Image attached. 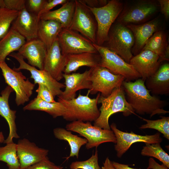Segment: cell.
Here are the masks:
<instances>
[{
    "instance_id": "6da1fadb",
    "label": "cell",
    "mask_w": 169,
    "mask_h": 169,
    "mask_svg": "<svg viewBox=\"0 0 169 169\" xmlns=\"http://www.w3.org/2000/svg\"><path fill=\"white\" fill-rule=\"evenodd\" d=\"M122 86L126 99L136 113L149 115L150 117L156 114H166L164 109L166 102L155 95H151L146 88L145 81L139 78L134 82L124 81Z\"/></svg>"
},
{
    "instance_id": "7a4b0ae2",
    "label": "cell",
    "mask_w": 169,
    "mask_h": 169,
    "mask_svg": "<svg viewBox=\"0 0 169 169\" xmlns=\"http://www.w3.org/2000/svg\"><path fill=\"white\" fill-rule=\"evenodd\" d=\"M98 104L101 105L99 110L100 114L93 125L104 129L111 130L109 120L113 114L121 112L124 116H127L135 114L134 110L127 101L122 86L115 89L107 97L100 95Z\"/></svg>"
},
{
    "instance_id": "3957f363",
    "label": "cell",
    "mask_w": 169,
    "mask_h": 169,
    "mask_svg": "<svg viewBox=\"0 0 169 169\" xmlns=\"http://www.w3.org/2000/svg\"><path fill=\"white\" fill-rule=\"evenodd\" d=\"M88 91L86 95L80 93L77 97L66 100L58 97V101L61 103L65 108L62 116L67 121H73L81 120L83 121H94L99 116L100 112L98 108V99L100 95L99 93L95 98L89 97Z\"/></svg>"
},
{
    "instance_id": "277c9868",
    "label": "cell",
    "mask_w": 169,
    "mask_h": 169,
    "mask_svg": "<svg viewBox=\"0 0 169 169\" xmlns=\"http://www.w3.org/2000/svg\"><path fill=\"white\" fill-rule=\"evenodd\" d=\"M160 6L157 1L137 0L127 1L116 21L127 25L146 23L158 13Z\"/></svg>"
},
{
    "instance_id": "5b68a950",
    "label": "cell",
    "mask_w": 169,
    "mask_h": 169,
    "mask_svg": "<svg viewBox=\"0 0 169 169\" xmlns=\"http://www.w3.org/2000/svg\"><path fill=\"white\" fill-rule=\"evenodd\" d=\"M134 44V38L131 30L115 20L109 30L107 40L102 46L129 63L133 56L132 49Z\"/></svg>"
},
{
    "instance_id": "8992f818",
    "label": "cell",
    "mask_w": 169,
    "mask_h": 169,
    "mask_svg": "<svg viewBox=\"0 0 169 169\" xmlns=\"http://www.w3.org/2000/svg\"><path fill=\"white\" fill-rule=\"evenodd\" d=\"M124 4L120 0H109L105 6L100 8L89 7L97 23L96 44L102 46L107 38L109 30L122 12Z\"/></svg>"
},
{
    "instance_id": "52a82bcc",
    "label": "cell",
    "mask_w": 169,
    "mask_h": 169,
    "mask_svg": "<svg viewBox=\"0 0 169 169\" xmlns=\"http://www.w3.org/2000/svg\"><path fill=\"white\" fill-rule=\"evenodd\" d=\"M65 128L68 131L79 134L86 139L87 142L85 147L87 149L94 147L97 148L104 143L116 142L115 136L111 130H105L92 125L90 122L73 121L67 124Z\"/></svg>"
},
{
    "instance_id": "ba28073f",
    "label": "cell",
    "mask_w": 169,
    "mask_h": 169,
    "mask_svg": "<svg viewBox=\"0 0 169 169\" xmlns=\"http://www.w3.org/2000/svg\"><path fill=\"white\" fill-rule=\"evenodd\" d=\"M0 68L5 82L15 93L16 105H23L28 102L33 94L35 84L27 79L20 71L9 67L5 61L0 62Z\"/></svg>"
},
{
    "instance_id": "9c48e42d",
    "label": "cell",
    "mask_w": 169,
    "mask_h": 169,
    "mask_svg": "<svg viewBox=\"0 0 169 169\" xmlns=\"http://www.w3.org/2000/svg\"><path fill=\"white\" fill-rule=\"evenodd\" d=\"M125 79L123 76L114 74L106 68L98 65L91 68L89 77L91 88L88 91L92 95L99 92L101 96L107 97L115 89L121 86Z\"/></svg>"
},
{
    "instance_id": "30bf717a",
    "label": "cell",
    "mask_w": 169,
    "mask_h": 169,
    "mask_svg": "<svg viewBox=\"0 0 169 169\" xmlns=\"http://www.w3.org/2000/svg\"><path fill=\"white\" fill-rule=\"evenodd\" d=\"M101 57L99 65L113 73L123 76L126 81L141 78L140 74L129 63L114 52L103 46L93 43Z\"/></svg>"
},
{
    "instance_id": "8fae6325",
    "label": "cell",
    "mask_w": 169,
    "mask_h": 169,
    "mask_svg": "<svg viewBox=\"0 0 169 169\" xmlns=\"http://www.w3.org/2000/svg\"><path fill=\"white\" fill-rule=\"evenodd\" d=\"M73 20L69 28L76 31L93 43H96L97 23L90 9L79 0H75Z\"/></svg>"
},
{
    "instance_id": "7c38bea8",
    "label": "cell",
    "mask_w": 169,
    "mask_h": 169,
    "mask_svg": "<svg viewBox=\"0 0 169 169\" xmlns=\"http://www.w3.org/2000/svg\"><path fill=\"white\" fill-rule=\"evenodd\" d=\"M57 40L63 55L85 52L98 53L89 39L79 33L68 28H63Z\"/></svg>"
},
{
    "instance_id": "4fadbf2b",
    "label": "cell",
    "mask_w": 169,
    "mask_h": 169,
    "mask_svg": "<svg viewBox=\"0 0 169 169\" xmlns=\"http://www.w3.org/2000/svg\"><path fill=\"white\" fill-rule=\"evenodd\" d=\"M110 127L116 138V142L114 147L116 152V156L119 158L122 157L134 143L141 142L152 144L161 143L162 141L159 132L152 135L143 136L135 134L132 131L127 132L120 131L117 128L116 124L114 123H112Z\"/></svg>"
},
{
    "instance_id": "5bb4252c",
    "label": "cell",
    "mask_w": 169,
    "mask_h": 169,
    "mask_svg": "<svg viewBox=\"0 0 169 169\" xmlns=\"http://www.w3.org/2000/svg\"><path fill=\"white\" fill-rule=\"evenodd\" d=\"M9 55L15 59L19 64L18 68L14 69L15 70L18 71L25 69L29 71L31 78L34 80V84H42L46 86L54 97L62 94L63 91L61 89L65 87V84L55 79L48 72L44 70L38 69L27 63L18 53L13 52Z\"/></svg>"
},
{
    "instance_id": "9a60e30c",
    "label": "cell",
    "mask_w": 169,
    "mask_h": 169,
    "mask_svg": "<svg viewBox=\"0 0 169 169\" xmlns=\"http://www.w3.org/2000/svg\"><path fill=\"white\" fill-rule=\"evenodd\" d=\"M163 19L160 15L142 24L126 25L131 31L134 38V44L132 49L133 56L141 52L154 33L163 30Z\"/></svg>"
},
{
    "instance_id": "2e32d148",
    "label": "cell",
    "mask_w": 169,
    "mask_h": 169,
    "mask_svg": "<svg viewBox=\"0 0 169 169\" xmlns=\"http://www.w3.org/2000/svg\"><path fill=\"white\" fill-rule=\"evenodd\" d=\"M16 144L20 169H25L41 161L48 154V150L39 147L25 138L19 140Z\"/></svg>"
},
{
    "instance_id": "e0dca14e",
    "label": "cell",
    "mask_w": 169,
    "mask_h": 169,
    "mask_svg": "<svg viewBox=\"0 0 169 169\" xmlns=\"http://www.w3.org/2000/svg\"><path fill=\"white\" fill-rule=\"evenodd\" d=\"M161 62L158 55L151 51L145 50L133 56L129 64L145 82L157 71Z\"/></svg>"
},
{
    "instance_id": "ac0fdd59",
    "label": "cell",
    "mask_w": 169,
    "mask_h": 169,
    "mask_svg": "<svg viewBox=\"0 0 169 169\" xmlns=\"http://www.w3.org/2000/svg\"><path fill=\"white\" fill-rule=\"evenodd\" d=\"M40 17L31 13L24 8L12 23L11 28L14 30L28 41L37 38Z\"/></svg>"
},
{
    "instance_id": "d6986e66",
    "label": "cell",
    "mask_w": 169,
    "mask_h": 169,
    "mask_svg": "<svg viewBox=\"0 0 169 169\" xmlns=\"http://www.w3.org/2000/svg\"><path fill=\"white\" fill-rule=\"evenodd\" d=\"M67 62L66 55L61 54L57 39L47 50L43 70L59 81L63 78V72Z\"/></svg>"
},
{
    "instance_id": "ffe728a7",
    "label": "cell",
    "mask_w": 169,
    "mask_h": 169,
    "mask_svg": "<svg viewBox=\"0 0 169 169\" xmlns=\"http://www.w3.org/2000/svg\"><path fill=\"white\" fill-rule=\"evenodd\" d=\"M47 52V49L45 44L37 38L26 41L18 53L24 59H26L30 65L43 70Z\"/></svg>"
},
{
    "instance_id": "44dd1931",
    "label": "cell",
    "mask_w": 169,
    "mask_h": 169,
    "mask_svg": "<svg viewBox=\"0 0 169 169\" xmlns=\"http://www.w3.org/2000/svg\"><path fill=\"white\" fill-rule=\"evenodd\" d=\"M91 68L82 73H64L63 77L65 79V89L58 96L63 99L69 100L75 98L76 92L79 90L91 89V84L89 80Z\"/></svg>"
},
{
    "instance_id": "7402d4cb",
    "label": "cell",
    "mask_w": 169,
    "mask_h": 169,
    "mask_svg": "<svg viewBox=\"0 0 169 169\" xmlns=\"http://www.w3.org/2000/svg\"><path fill=\"white\" fill-rule=\"evenodd\" d=\"M146 88L153 95L169 94V64L161 65L157 71L145 82Z\"/></svg>"
},
{
    "instance_id": "603a6c76",
    "label": "cell",
    "mask_w": 169,
    "mask_h": 169,
    "mask_svg": "<svg viewBox=\"0 0 169 169\" xmlns=\"http://www.w3.org/2000/svg\"><path fill=\"white\" fill-rule=\"evenodd\" d=\"M13 91L9 86L3 90L0 96V115L7 121L9 127V133L4 143L7 144L13 142L14 138H18L19 136L17 133L15 123L16 111L10 109L8 103L9 98L11 93Z\"/></svg>"
},
{
    "instance_id": "cb8c5ba5",
    "label": "cell",
    "mask_w": 169,
    "mask_h": 169,
    "mask_svg": "<svg viewBox=\"0 0 169 169\" xmlns=\"http://www.w3.org/2000/svg\"><path fill=\"white\" fill-rule=\"evenodd\" d=\"M67 62L64 73L69 74L82 66L90 68L99 65L101 57L99 53L85 52L66 55Z\"/></svg>"
},
{
    "instance_id": "d4e9b609",
    "label": "cell",
    "mask_w": 169,
    "mask_h": 169,
    "mask_svg": "<svg viewBox=\"0 0 169 169\" xmlns=\"http://www.w3.org/2000/svg\"><path fill=\"white\" fill-rule=\"evenodd\" d=\"M75 5V0H68L58 9L42 14L40 16V19L55 20L61 24L63 28H69L73 20Z\"/></svg>"
},
{
    "instance_id": "484cf974",
    "label": "cell",
    "mask_w": 169,
    "mask_h": 169,
    "mask_svg": "<svg viewBox=\"0 0 169 169\" xmlns=\"http://www.w3.org/2000/svg\"><path fill=\"white\" fill-rule=\"evenodd\" d=\"M145 50L151 51L158 55L161 62L164 60L169 61V47L167 34L165 31L162 30L154 33L142 49Z\"/></svg>"
},
{
    "instance_id": "4316f807",
    "label": "cell",
    "mask_w": 169,
    "mask_h": 169,
    "mask_svg": "<svg viewBox=\"0 0 169 169\" xmlns=\"http://www.w3.org/2000/svg\"><path fill=\"white\" fill-rule=\"evenodd\" d=\"M62 29L61 24L57 21L40 19L37 38L44 43L48 50L57 39L58 35Z\"/></svg>"
},
{
    "instance_id": "83f0119b",
    "label": "cell",
    "mask_w": 169,
    "mask_h": 169,
    "mask_svg": "<svg viewBox=\"0 0 169 169\" xmlns=\"http://www.w3.org/2000/svg\"><path fill=\"white\" fill-rule=\"evenodd\" d=\"M26 42L23 37L10 28L7 33L0 40V62L5 61L7 56L18 51Z\"/></svg>"
},
{
    "instance_id": "f1b7e54d",
    "label": "cell",
    "mask_w": 169,
    "mask_h": 169,
    "mask_svg": "<svg viewBox=\"0 0 169 169\" xmlns=\"http://www.w3.org/2000/svg\"><path fill=\"white\" fill-rule=\"evenodd\" d=\"M53 133L55 138L59 140L67 141L70 146V153L68 157L65 158L66 160L71 157L74 156L78 158L80 148L87 142V141L85 138L74 135L70 131L63 128H54L53 130Z\"/></svg>"
},
{
    "instance_id": "f546056e",
    "label": "cell",
    "mask_w": 169,
    "mask_h": 169,
    "mask_svg": "<svg viewBox=\"0 0 169 169\" xmlns=\"http://www.w3.org/2000/svg\"><path fill=\"white\" fill-rule=\"evenodd\" d=\"M24 110H36L44 111L48 113L54 118L63 116L65 108L60 102L50 103L36 97L32 100L23 108Z\"/></svg>"
},
{
    "instance_id": "4dcf8cb0",
    "label": "cell",
    "mask_w": 169,
    "mask_h": 169,
    "mask_svg": "<svg viewBox=\"0 0 169 169\" xmlns=\"http://www.w3.org/2000/svg\"><path fill=\"white\" fill-rule=\"evenodd\" d=\"M0 146V161L5 162L8 169H20L17 154V144L13 142Z\"/></svg>"
},
{
    "instance_id": "1f68e13d",
    "label": "cell",
    "mask_w": 169,
    "mask_h": 169,
    "mask_svg": "<svg viewBox=\"0 0 169 169\" xmlns=\"http://www.w3.org/2000/svg\"><path fill=\"white\" fill-rule=\"evenodd\" d=\"M141 151V154L155 157L169 168V155L162 148L160 143H146Z\"/></svg>"
},
{
    "instance_id": "d6a6232c",
    "label": "cell",
    "mask_w": 169,
    "mask_h": 169,
    "mask_svg": "<svg viewBox=\"0 0 169 169\" xmlns=\"http://www.w3.org/2000/svg\"><path fill=\"white\" fill-rule=\"evenodd\" d=\"M161 119L151 120L142 118L146 122L142 125L139 128L141 129H151L157 130L163 134V136L169 140V117L161 116Z\"/></svg>"
},
{
    "instance_id": "836d02e7",
    "label": "cell",
    "mask_w": 169,
    "mask_h": 169,
    "mask_svg": "<svg viewBox=\"0 0 169 169\" xmlns=\"http://www.w3.org/2000/svg\"><path fill=\"white\" fill-rule=\"evenodd\" d=\"M18 12L5 8H0V40L9 30L12 23L17 16Z\"/></svg>"
},
{
    "instance_id": "e575fe53",
    "label": "cell",
    "mask_w": 169,
    "mask_h": 169,
    "mask_svg": "<svg viewBox=\"0 0 169 169\" xmlns=\"http://www.w3.org/2000/svg\"><path fill=\"white\" fill-rule=\"evenodd\" d=\"M98 151L96 149L94 154L88 159L82 161H76L71 163L70 169H101L98 163Z\"/></svg>"
},
{
    "instance_id": "d590c367",
    "label": "cell",
    "mask_w": 169,
    "mask_h": 169,
    "mask_svg": "<svg viewBox=\"0 0 169 169\" xmlns=\"http://www.w3.org/2000/svg\"><path fill=\"white\" fill-rule=\"evenodd\" d=\"M47 1V0H26L25 8L29 12L39 16Z\"/></svg>"
},
{
    "instance_id": "8d00e7d4",
    "label": "cell",
    "mask_w": 169,
    "mask_h": 169,
    "mask_svg": "<svg viewBox=\"0 0 169 169\" xmlns=\"http://www.w3.org/2000/svg\"><path fill=\"white\" fill-rule=\"evenodd\" d=\"M63 166H57L51 161L48 156L41 161L25 169H63Z\"/></svg>"
},
{
    "instance_id": "74e56055",
    "label": "cell",
    "mask_w": 169,
    "mask_h": 169,
    "mask_svg": "<svg viewBox=\"0 0 169 169\" xmlns=\"http://www.w3.org/2000/svg\"><path fill=\"white\" fill-rule=\"evenodd\" d=\"M36 91L38 94L37 97L42 100L50 103L56 102L52 93L45 85L38 84V88Z\"/></svg>"
},
{
    "instance_id": "f35d334b",
    "label": "cell",
    "mask_w": 169,
    "mask_h": 169,
    "mask_svg": "<svg viewBox=\"0 0 169 169\" xmlns=\"http://www.w3.org/2000/svg\"><path fill=\"white\" fill-rule=\"evenodd\" d=\"M5 8L19 12L25 8L26 0H4Z\"/></svg>"
},
{
    "instance_id": "ab89813d",
    "label": "cell",
    "mask_w": 169,
    "mask_h": 169,
    "mask_svg": "<svg viewBox=\"0 0 169 169\" xmlns=\"http://www.w3.org/2000/svg\"><path fill=\"white\" fill-rule=\"evenodd\" d=\"M68 0H48L47 2L44 5L43 8L40 13L39 16L42 14L48 12L50 11L52 9L56 6L61 4L63 5L66 3Z\"/></svg>"
},
{
    "instance_id": "60d3db41",
    "label": "cell",
    "mask_w": 169,
    "mask_h": 169,
    "mask_svg": "<svg viewBox=\"0 0 169 169\" xmlns=\"http://www.w3.org/2000/svg\"><path fill=\"white\" fill-rule=\"evenodd\" d=\"M88 7L92 8L102 7L106 5L109 0H79Z\"/></svg>"
},
{
    "instance_id": "b9f144b4",
    "label": "cell",
    "mask_w": 169,
    "mask_h": 169,
    "mask_svg": "<svg viewBox=\"0 0 169 169\" xmlns=\"http://www.w3.org/2000/svg\"><path fill=\"white\" fill-rule=\"evenodd\" d=\"M161 13L163 15L165 19L167 20L169 18V0H158Z\"/></svg>"
},
{
    "instance_id": "7bdbcfd3",
    "label": "cell",
    "mask_w": 169,
    "mask_h": 169,
    "mask_svg": "<svg viewBox=\"0 0 169 169\" xmlns=\"http://www.w3.org/2000/svg\"><path fill=\"white\" fill-rule=\"evenodd\" d=\"M147 169H169L166 166L162 164L160 165L151 157L148 160V166Z\"/></svg>"
},
{
    "instance_id": "ee69618b",
    "label": "cell",
    "mask_w": 169,
    "mask_h": 169,
    "mask_svg": "<svg viewBox=\"0 0 169 169\" xmlns=\"http://www.w3.org/2000/svg\"><path fill=\"white\" fill-rule=\"evenodd\" d=\"M112 162L113 166L115 169H141L133 168L130 167L128 165L122 164L114 161Z\"/></svg>"
},
{
    "instance_id": "f6af8a7d",
    "label": "cell",
    "mask_w": 169,
    "mask_h": 169,
    "mask_svg": "<svg viewBox=\"0 0 169 169\" xmlns=\"http://www.w3.org/2000/svg\"><path fill=\"white\" fill-rule=\"evenodd\" d=\"M101 169H115L113 166L112 162L110 160L108 157H107L103 163V166L101 167Z\"/></svg>"
},
{
    "instance_id": "bcb514c9",
    "label": "cell",
    "mask_w": 169,
    "mask_h": 169,
    "mask_svg": "<svg viewBox=\"0 0 169 169\" xmlns=\"http://www.w3.org/2000/svg\"><path fill=\"white\" fill-rule=\"evenodd\" d=\"M5 8V5L4 0H0V8Z\"/></svg>"
}]
</instances>
